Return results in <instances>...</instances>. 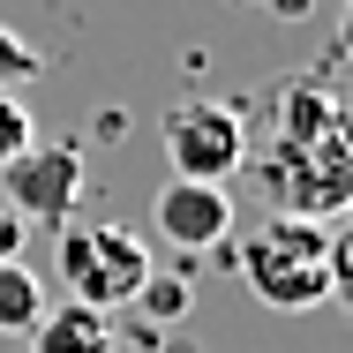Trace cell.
Listing matches in <instances>:
<instances>
[{
	"mask_svg": "<svg viewBox=\"0 0 353 353\" xmlns=\"http://www.w3.org/2000/svg\"><path fill=\"white\" fill-rule=\"evenodd\" d=\"M263 196L285 218H339L353 196V158H346V113L323 83H285L271 150H263Z\"/></svg>",
	"mask_w": 353,
	"mask_h": 353,
	"instance_id": "6da1fadb",
	"label": "cell"
},
{
	"mask_svg": "<svg viewBox=\"0 0 353 353\" xmlns=\"http://www.w3.org/2000/svg\"><path fill=\"white\" fill-rule=\"evenodd\" d=\"M241 279L263 308L301 316V308H323L331 285H339V233L323 218H263L248 241H241Z\"/></svg>",
	"mask_w": 353,
	"mask_h": 353,
	"instance_id": "7a4b0ae2",
	"label": "cell"
},
{
	"mask_svg": "<svg viewBox=\"0 0 353 353\" xmlns=\"http://www.w3.org/2000/svg\"><path fill=\"white\" fill-rule=\"evenodd\" d=\"M150 279V248L136 225L105 218V225H61V285L83 308H128Z\"/></svg>",
	"mask_w": 353,
	"mask_h": 353,
	"instance_id": "3957f363",
	"label": "cell"
},
{
	"mask_svg": "<svg viewBox=\"0 0 353 353\" xmlns=\"http://www.w3.org/2000/svg\"><path fill=\"white\" fill-rule=\"evenodd\" d=\"M0 196L8 211L61 233L75 225V203H83V150L75 143H23L8 165H0Z\"/></svg>",
	"mask_w": 353,
	"mask_h": 353,
	"instance_id": "277c9868",
	"label": "cell"
},
{
	"mask_svg": "<svg viewBox=\"0 0 353 353\" xmlns=\"http://www.w3.org/2000/svg\"><path fill=\"white\" fill-rule=\"evenodd\" d=\"M165 158L181 181H225L248 158V121L225 98H181L165 113Z\"/></svg>",
	"mask_w": 353,
	"mask_h": 353,
	"instance_id": "5b68a950",
	"label": "cell"
},
{
	"mask_svg": "<svg viewBox=\"0 0 353 353\" xmlns=\"http://www.w3.org/2000/svg\"><path fill=\"white\" fill-rule=\"evenodd\" d=\"M150 225H158V241H173L181 256H203L218 248L225 233H233V196L218 188V181H165L158 188V203H150Z\"/></svg>",
	"mask_w": 353,
	"mask_h": 353,
	"instance_id": "8992f818",
	"label": "cell"
},
{
	"mask_svg": "<svg viewBox=\"0 0 353 353\" xmlns=\"http://www.w3.org/2000/svg\"><path fill=\"white\" fill-rule=\"evenodd\" d=\"M30 353H113V316L83 308V301H61L30 323Z\"/></svg>",
	"mask_w": 353,
	"mask_h": 353,
	"instance_id": "52a82bcc",
	"label": "cell"
},
{
	"mask_svg": "<svg viewBox=\"0 0 353 353\" xmlns=\"http://www.w3.org/2000/svg\"><path fill=\"white\" fill-rule=\"evenodd\" d=\"M38 316H46V285L0 248V339H8V331H30Z\"/></svg>",
	"mask_w": 353,
	"mask_h": 353,
	"instance_id": "ba28073f",
	"label": "cell"
},
{
	"mask_svg": "<svg viewBox=\"0 0 353 353\" xmlns=\"http://www.w3.org/2000/svg\"><path fill=\"white\" fill-rule=\"evenodd\" d=\"M30 75H46V61H38V53H30L8 23H0V90H23Z\"/></svg>",
	"mask_w": 353,
	"mask_h": 353,
	"instance_id": "9c48e42d",
	"label": "cell"
},
{
	"mask_svg": "<svg viewBox=\"0 0 353 353\" xmlns=\"http://www.w3.org/2000/svg\"><path fill=\"white\" fill-rule=\"evenodd\" d=\"M136 301H143V308H150V316H158V323H181L196 293H188V285H181V279H143V293H136Z\"/></svg>",
	"mask_w": 353,
	"mask_h": 353,
	"instance_id": "30bf717a",
	"label": "cell"
},
{
	"mask_svg": "<svg viewBox=\"0 0 353 353\" xmlns=\"http://www.w3.org/2000/svg\"><path fill=\"white\" fill-rule=\"evenodd\" d=\"M23 143H30V113H23V98H15V90H0V165H8Z\"/></svg>",
	"mask_w": 353,
	"mask_h": 353,
	"instance_id": "8fae6325",
	"label": "cell"
},
{
	"mask_svg": "<svg viewBox=\"0 0 353 353\" xmlns=\"http://www.w3.org/2000/svg\"><path fill=\"white\" fill-rule=\"evenodd\" d=\"M271 8H279V15H308V0H271Z\"/></svg>",
	"mask_w": 353,
	"mask_h": 353,
	"instance_id": "7c38bea8",
	"label": "cell"
}]
</instances>
